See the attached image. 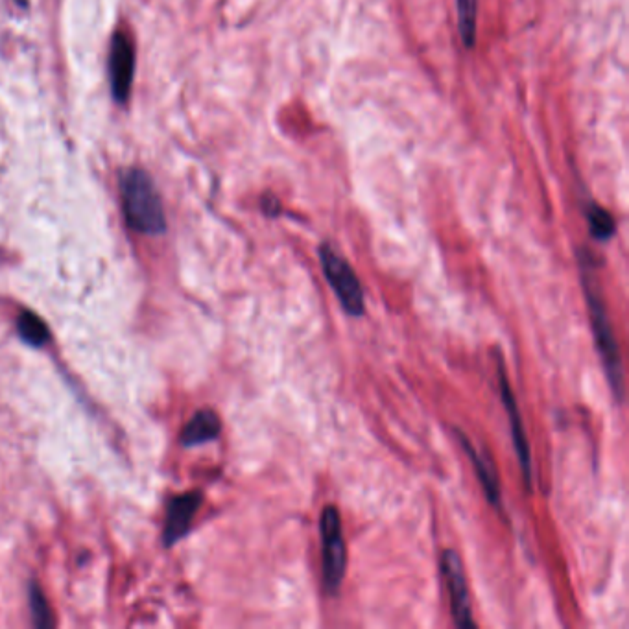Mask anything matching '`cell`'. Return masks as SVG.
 Here are the masks:
<instances>
[{
    "label": "cell",
    "mask_w": 629,
    "mask_h": 629,
    "mask_svg": "<svg viewBox=\"0 0 629 629\" xmlns=\"http://www.w3.org/2000/svg\"><path fill=\"white\" fill-rule=\"evenodd\" d=\"M578 261H580L583 296H585L587 307H589L596 351L602 360V368L606 371L611 392L615 395L618 403H622V399H624L622 357H620V347H618L613 323L607 314L606 301H604L602 285H600V277H598V261H596L593 251H589L587 248L578 251Z\"/></svg>",
    "instance_id": "1"
},
{
    "label": "cell",
    "mask_w": 629,
    "mask_h": 629,
    "mask_svg": "<svg viewBox=\"0 0 629 629\" xmlns=\"http://www.w3.org/2000/svg\"><path fill=\"white\" fill-rule=\"evenodd\" d=\"M122 209L128 226L141 235H163L167 231V218L161 196L152 178L139 168L122 172L120 178Z\"/></svg>",
    "instance_id": "2"
},
{
    "label": "cell",
    "mask_w": 629,
    "mask_h": 629,
    "mask_svg": "<svg viewBox=\"0 0 629 629\" xmlns=\"http://www.w3.org/2000/svg\"><path fill=\"white\" fill-rule=\"evenodd\" d=\"M318 255H320L321 270L325 273V279L333 288L345 312L353 318L364 316L366 312L364 286L360 283L353 266L327 242L321 244Z\"/></svg>",
    "instance_id": "3"
},
{
    "label": "cell",
    "mask_w": 629,
    "mask_h": 629,
    "mask_svg": "<svg viewBox=\"0 0 629 629\" xmlns=\"http://www.w3.org/2000/svg\"><path fill=\"white\" fill-rule=\"evenodd\" d=\"M321 535V570L323 587L327 594L340 591L347 569V550H345L344 530L340 511L336 506H325L320 517Z\"/></svg>",
    "instance_id": "4"
},
{
    "label": "cell",
    "mask_w": 629,
    "mask_h": 629,
    "mask_svg": "<svg viewBox=\"0 0 629 629\" xmlns=\"http://www.w3.org/2000/svg\"><path fill=\"white\" fill-rule=\"evenodd\" d=\"M441 572H443L449 598H451V613L454 624L458 628H476L462 559L451 548H447L441 556Z\"/></svg>",
    "instance_id": "5"
},
{
    "label": "cell",
    "mask_w": 629,
    "mask_h": 629,
    "mask_svg": "<svg viewBox=\"0 0 629 629\" xmlns=\"http://www.w3.org/2000/svg\"><path fill=\"white\" fill-rule=\"evenodd\" d=\"M499 388L500 399L504 404V410L510 419L511 438H513V447L517 452V460L521 463V471H523L524 486L528 491H532V452H530V443L526 438V430H524L523 417L521 410L515 401V395L511 390L508 373L504 368V362H499Z\"/></svg>",
    "instance_id": "6"
},
{
    "label": "cell",
    "mask_w": 629,
    "mask_h": 629,
    "mask_svg": "<svg viewBox=\"0 0 629 629\" xmlns=\"http://www.w3.org/2000/svg\"><path fill=\"white\" fill-rule=\"evenodd\" d=\"M133 72H135V50L131 45L130 37L117 32L109 48V82H111L113 96L120 104H124L130 96Z\"/></svg>",
    "instance_id": "7"
},
{
    "label": "cell",
    "mask_w": 629,
    "mask_h": 629,
    "mask_svg": "<svg viewBox=\"0 0 629 629\" xmlns=\"http://www.w3.org/2000/svg\"><path fill=\"white\" fill-rule=\"evenodd\" d=\"M202 506V493L192 491L176 497L168 504L167 521H165V545L172 546L189 534L192 521Z\"/></svg>",
    "instance_id": "8"
},
{
    "label": "cell",
    "mask_w": 629,
    "mask_h": 629,
    "mask_svg": "<svg viewBox=\"0 0 629 629\" xmlns=\"http://www.w3.org/2000/svg\"><path fill=\"white\" fill-rule=\"evenodd\" d=\"M458 441L462 443L463 451L471 458V462L475 465V473L478 476V482L486 493V499L489 500L491 506L500 508V482L495 463L491 460V456L486 451H478L471 440L463 434L462 430H454Z\"/></svg>",
    "instance_id": "9"
},
{
    "label": "cell",
    "mask_w": 629,
    "mask_h": 629,
    "mask_svg": "<svg viewBox=\"0 0 629 629\" xmlns=\"http://www.w3.org/2000/svg\"><path fill=\"white\" fill-rule=\"evenodd\" d=\"M222 423L220 417L213 410H200L196 416L190 419L187 427L181 432V443L185 447H196L207 441H213L220 436Z\"/></svg>",
    "instance_id": "10"
},
{
    "label": "cell",
    "mask_w": 629,
    "mask_h": 629,
    "mask_svg": "<svg viewBox=\"0 0 629 629\" xmlns=\"http://www.w3.org/2000/svg\"><path fill=\"white\" fill-rule=\"evenodd\" d=\"M585 218H587V224H589V233L594 240L598 242H607L611 238L615 237L617 233V224H615V218L613 214L609 213L607 209H604L602 205L598 203L589 202L583 209Z\"/></svg>",
    "instance_id": "11"
},
{
    "label": "cell",
    "mask_w": 629,
    "mask_h": 629,
    "mask_svg": "<svg viewBox=\"0 0 629 629\" xmlns=\"http://www.w3.org/2000/svg\"><path fill=\"white\" fill-rule=\"evenodd\" d=\"M456 10L463 47L473 48L476 45L478 28V0H456Z\"/></svg>",
    "instance_id": "12"
},
{
    "label": "cell",
    "mask_w": 629,
    "mask_h": 629,
    "mask_svg": "<svg viewBox=\"0 0 629 629\" xmlns=\"http://www.w3.org/2000/svg\"><path fill=\"white\" fill-rule=\"evenodd\" d=\"M19 336L32 347H41L48 342V327L34 312H23L17 320Z\"/></svg>",
    "instance_id": "13"
},
{
    "label": "cell",
    "mask_w": 629,
    "mask_h": 629,
    "mask_svg": "<svg viewBox=\"0 0 629 629\" xmlns=\"http://www.w3.org/2000/svg\"><path fill=\"white\" fill-rule=\"evenodd\" d=\"M30 607H32V615H34L37 628H52L54 626L50 607H48L47 600L36 583L30 585Z\"/></svg>",
    "instance_id": "14"
},
{
    "label": "cell",
    "mask_w": 629,
    "mask_h": 629,
    "mask_svg": "<svg viewBox=\"0 0 629 629\" xmlns=\"http://www.w3.org/2000/svg\"><path fill=\"white\" fill-rule=\"evenodd\" d=\"M262 213L270 218H275L281 214V202L273 194H264L261 200Z\"/></svg>",
    "instance_id": "15"
}]
</instances>
